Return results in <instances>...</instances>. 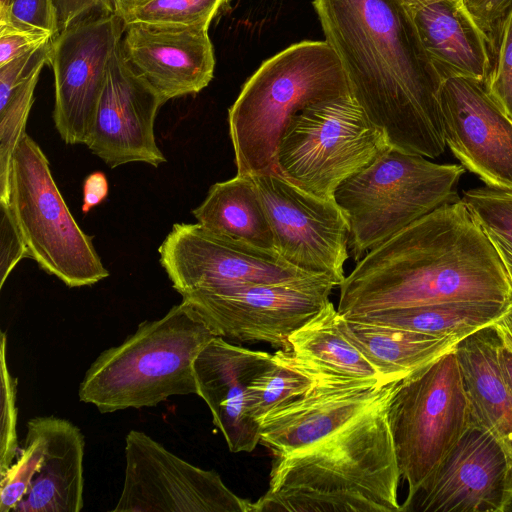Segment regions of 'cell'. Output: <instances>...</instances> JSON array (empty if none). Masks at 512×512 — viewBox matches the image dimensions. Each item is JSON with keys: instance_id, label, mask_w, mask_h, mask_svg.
I'll list each match as a JSON object with an SVG mask.
<instances>
[{"instance_id": "cell-13", "label": "cell", "mask_w": 512, "mask_h": 512, "mask_svg": "<svg viewBox=\"0 0 512 512\" xmlns=\"http://www.w3.org/2000/svg\"><path fill=\"white\" fill-rule=\"evenodd\" d=\"M158 251L160 263L180 295L314 276L289 264L275 250L213 232L198 222L174 224Z\"/></svg>"}, {"instance_id": "cell-24", "label": "cell", "mask_w": 512, "mask_h": 512, "mask_svg": "<svg viewBox=\"0 0 512 512\" xmlns=\"http://www.w3.org/2000/svg\"><path fill=\"white\" fill-rule=\"evenodd\" d=\"M292 355L320 379L390 384L348 337L343 316L329 301L289 338Z\"/></svg>"}, {"instance_id": "cell-33", "label": "cell", "mask_w": 512, "mask_h": 512, "mask_svg": "<svg viewBox=\"0 0 512 512\" xmlns=\"http://www.w3.org/2000/svg\"><path fill=\"white\" fill-rule=\"evenodd\" d=\"M486 235L512 247V192L475 188L461 198Z\"/></svg>"}, {"instance_id": "cell-9", "label": "cell", "mask_w": 512, "mask_h": 512, "mask_svg": "<svg viewBox=\"0 0 512 512\" xmlns=\"http://www.w3.org/2000/svg\"><path fill=\"white\" fill-rule=\"evenodd\" d=\"M387 419L409 497L473 421L455 349L396 383Z\"/></svg>"}, {"instance_id": "cell-45", "label": "cell", "mask_w": 512, "mask_h": 512, "mask_svg": "<svg viewBox=\"0 0 512 512\" xmlns=\"http://www.w3.org/2000/svg\"><path fill=\"white\" fill-rule=\"evenodd\" d=\"M497 333L499 335V338H500L502 344L505 347H507L509 350L512 351V337H510L509 335H507V334H505L503 332H500V331H497Z\"/></svg>"}, {"instance_id": "cell-27", "label": "cell", "mask_w": 512, "mask_h": 512, "mask_svg": "<svg viewBox=\"0 0 512 512\" xmlns=\"http://www.w3.org/2000/svg\"><path fill=\"white\" fill-rule=\"evenodd\" d=\"M511 303V302H510ZM510 303L452 301L344 317L462 340L494 324Z\"/></svg>"}, {"instance_id": "cell-4", "label": "cell", "mask_w": 512, "mask_h": 512, "mask_svg": "<svg viewBox=\"0 0 512 512\" xmlns=\"http://www.w3.org/2000/svg\"><path fill=\"white\" fill-rule=\"evenodd\" d=\"M214 337L182 300L163 317L140 323L121 344L103 351L85 372L79 399L101 413H112L197 394L194 362Z\"/></svg>"}, {"instance_id": "cell-40", "label": "cell", "mask_w": 512, "mask_h": 512, "mask_svg": "<svg viewBox=\"0 0 512 512\" xmlns=\"http://www.w3.org/2000/svg\"><path fill=\"white\" fill-rule=\"evenodd\" d=\"M498 361L503 379L512 394V351L502 342L498 350Z\"/></svg>"}, {"instance_id": "cell-25", "label": "cell", "mask_w": 512, "mask_h": 512, "mask_svg": "<svg viewBox=\"0 0 512 512\" xmlns=\"http://www.w3.org/2000/svg\"><path fill=\"white\" fill-rule=\"evenodd\" d=\"M348 337L388 383L398 382L455 349L458 338L343 317Z\"/></svg>"}, {"instance_id": "cell-37", "label": "cell", "mask_w": 512, "mask_h": 512, "mask_svg": "<svg viewBox=\"0 0 512 512\" xmlns=\"http://www.w3.org/2000/svg\"><path fill=\"white\" fill-rule=\"evenodd\" d=\"M28 249L8 203L0 202V287Z\"/></svg>"}, {"instance_id": "cell-43", "label": "cell", "mask_w": 512, "mask_h": 512, "mask_svg": "<svg viewBox=\"0 0 512 512\" xmlns=\"http://www.w3.org/2000/svg\"><path fill=\"white\" fill-rule=\"evenodd\" d=\"M124 1L128 0H103L101 5V10L105 12H111L113 11L114 7Z\"/></svg>"}, {"instance_id": "cell-7", "label": "cell", "mask_w": 512, "mask_h": 512, "mask_svg": "<svg viewBox=\"0 0 512 512\" xmlns=\"http://www.w3.org/2000/svg\"><path fill=\"white\" fill-rule=\"evenodd\" d=\"M384 132L347 95L311 104L286 126L276 173L327 200L337 188L390 149Z\"/></svg>"}, {"instance_id": "cell-39", "label": "cell", "mask_w": 512, "mask_h": 512, "mask_svg": "<svg viewBox=\"0 0 512 512\" xmlns=\"http://www.w3.org/2000/svg\"><path fill=\"white\" fill-rule=\"evenodd\" d=\"M107 193L108 183L105 175L101 172L89 175L83 186V212L87 213L92 207L98 205Z\"/></svg>"}, {"instance_id": "cell-28", "label": "cell", "mask_w": 512, "mask_h": 512, "mask_svg": "<svg viewBox=\"0 0 512 512\" xmlns=\"http://www.w3.org/2000/svg\"><path fill=\"white\" fill-rule=\"evenodd\" d=\"M320 378L291 352L278 349L247 388V409L258 422L274 407L309 390Z\"/></svg>"}, {"instance_id": "cell-16", "label": "cell", "mask_w": 512, "mask_h": 512, "mask_svg": "<svg viewBox=\"0 0 512 512\" xmlns=\"http://www.w3.org/2000/svg\"><path fill=\"white\" fill-rule=\"evenodd\" d=\"M440 102L446 147L487 187L512 192V119L484 83L446 78Z\"/></svg>"}, {"instance_id": "cell-8", "label": "cell", "mask_w": 512, "mask_h": 512, "mask_svg": "<svg viewBox=\"0 0 512 512\" xmlns=\"http://www.w3.org/2000/svg\"><path fill=\"white\" fill-rule=\"evenodd\" d=\"M8 204L29 258L45 272L70 288L90 286L109 275L69 211L48 159L26 133L12 155Z\"/></svg>"}, {"instance_id": "cell-22", "label": "cell", "mask_w": 512, "mask_h": 512, "mask_svg": "<svg viewBox=\"0 0 512 512\" xmlns=\"http://www.w3.org/2000/svg\"><path fill=\"white\" fill-rule=\"evenodd\" d=\"M500 345L492 324L460 340L455 353L473 420L489 429L502 444L509 461L512 485V394L499 366Z\"/></svg>"}, {"instance_id": "cell-26", "label": "cell", "mask_w": 512, "mask_h": 512, "mask_svg": "<svg viewBox=\"0 0 512 512\" xmlns=\"http://www.w3.org/2000/svg\"><path fill=\"white\" fill-rule=\"evenodd\" d=\"M192 214L199 224L213 232L275 250L271 226L250 175L236 174L213 184Z\"/></svg>"}, {"instance_id": "cell-34", "label": "cell", "mask_w": 512, "mask_h": 512, "mask_svg": "<svg viewBox=\"0 0 512 512\" xmlns=\"http://www.w3.org/2000/svg\"><path fill=\"white\" fill-rule=\"evenodd\" d=\"M7 337L1 334V460L0 474L4 473L14 462L21 448L17 441V379H15L6 360Z\"/></svg>"}, {"instance_id": "cell-41", "label": "cell", "mask_w": 512, "mask_h": 512, "mask_svg": "<svg viewBox=\"0 0 512 512\" xmlns=\"http://www.w3.org/2000/svg\"><path fill=\"white\" fill-rule=\"evenodd\" d=\"M488 238L498 253L512 286V247L506 245L497 238L491 236H488Z\"/></svg>"}, {"instance_id": "cell-32", "label": "cell", "mask_w": 512, "mask_h": 512, "mask_svg": "<svg viewBox=\"0 0 512 512\" xmlns=\"http://www.w3.org/2000/svg\"><path fill=\"white\" fill-rule=\"evenodd\" d=\"M487 46L489 68L484 86L512 119V5L492 27Z\"/></svg>"}, {"instance_id": "cell-38", "label": "cell", "mask_w": 512, "mask_h": 512, "mask_svg": "<svg viewBox=\"0 0 512 512\" xmlns=\"http://www.w3.org/2000/svg\"><path fill=\"white\" fill-rule=\"evenodd\" d=\"M53 37L0 25V66L42 45Z\"/></svg>"}, {"instance_id": "cell-44", "label": "cell", "mask_w": 512, "mask_h": 512, "mask_svg": "<svg viewBox=\"0 0 512 512\" xmlns=\"http://www.w3.org/2000/svg\"><path fill=\"white\" fill-rule=\"evenodd\" d=\"M12 0H0V21L6 19Z\"/></svg>"}, {"instance_id": "cell-14", "label": "cell", "mask_w": 512, "mask_h": 512, "mask_svg": "<svg viewBox=\"0 0 512 512\" xmlns=\"http://www.w3.org/2000/svg\"><path fill=\"white\" fill-rule=\"evenodd\" d=\"M125 25L102 11L75 21L52 40L55 127L67 144H85L104 88L109 60Z\"/></svg>"}, {"instance_id": "cell-42", "label": "cell", "mask_w": 512, "mask_h": 512, "mask_svg": "<svg viewBox=\"0 0 512 512\" xmlns=\"http://www.w3.org/2000/svg\"><path fill=\"white\" fill-rule=\"evenodd\" d=\"M497 331L503 332L512 337V301L504 314L493 324Z\"/></svg>"}, {"instance_id": "cell-23", "label": "cell", "mask_w": 512, "mask_h": 512, "mask_svg": "<svg viewBox=\"0 0 512 512\" xmlns=\"http://www.w3.org/2000/svg\"><path fill=\"white\" fill-rule=\"evenodd\" d=\"M44 456L14 512H79L84 505V447L81 430L72 422L45 416Z\"/></svg>"}, {"instance_id": "cell-21", "label": "cell", "mask_w": 512, "mask_h": 512, "mask_svg": "<svg viewBox=\"0 0 512 512\" xmlns=\"http://www.w3.org/2000/svg\"><path fill=\"white\" fill-rule=\"evenodd\" d=\"M425 51L443 79L461 76L484 83L487 41L463 0H403Z\"/></svg>"}, {"instance_id": "cell-1", "label": "cell", "mask_w": 512, "mask_h": 512, "mask_svg": "<svg viewBox=\"0 0 512 512\" xmlns=\"http://www.w3.org/2000/svg\"><path fill=\"white\" fill-rule=\"evenodd\" d=\"M313 5L351 95L389 146L426 158L443 154L444 79L403 0H314Z\"/></svg>"}, {"instance_id": "cell-18", "label": "cell", "mask_w": 512, "mask_h": 512, "mask_svg": "<svg viewBox=\"0 0 512 512\" xmlns=\"http://www.w3.org/2000/svg\"><path fill=\"white\" fill-rule=\"evenodd\" d=\"M396 383L319 379L305 393L274 407L258 420L260 444L273 458L316 444L369 410Z\"/></svg>"}, {"instance_id": "cell-11", "label": "cell", "mask_w": 512, "mask_h": 512, "mask_svg": "<svg viewBox=\"0 0 512 512\" xmlns=\"http://www.w3.org/2000/svg\"><path fill=\"white\" fill-rule=\"evenodd\" d=\"M123 489L114 512H252L213 470L197 467L142 431L125 439Z\"/></svg>"}, {"instance_id": "cell-3", "label": "cell", "mask_w": 512, "mask_h": 512, "mask_svg": "<svg viewBox=\"0 0 512 512\" xmlns=\"http://www.w3.org/2000/svg\"><path fill=\"white\" fill-rule=\"evenodd\" d=\"M392 390L333 435L273 458L269 488L252 512H401L387 419Z\"/></svg>"}, {"instance_id": "cell-10", "label": "cell", "mask_w": 512, "mask_h": 512, "mask_svg": "<svg viewBox=\"0 0 512 512\" xmlns=\"http://www.w3.org/2000/svg\"><path fill=\"white\" fill-rule=\"evenodd\" d=\"M339 284L324 275L182 294L215 336L291 352L290 336L317 315Z\"/></svg>"}, {"instance_id": "cell-30", "label": "cell", "mask_w": 512, "mask_h": 512, "mask_svg": "<svg viewBox=\"0 0 512 512\" xmlns=\"http://www.w3.org/2000/svg\"><path fill=\"white\" fill-rule=\"evenodd\" d=\"M47 443L45 416L27 422L24 447L16 461L1 475L0 511H13L26 494L31 480L44 456Z\"/></svg>"}, {"instance_id": "cell-15", "label": "cell", "mask_w": 512, "mask_h": 512, "mask_svg": "<svg viewBox=\"0 0 512 512\" xmlns=\"http://www.w3.org/2000/svg\"><path fill=\"white\" fill-rule=\"evenodd\" d=\"M509 461L497 437L472 421L401 512H504Z\"/></svg>"}, {"instance_id": "cell-5", "label": "cell", "mask_w": 512, "mask_h": 512, "mask_svg": "<svg viewBox=\"0 0 512 512\" xmlns=\"http://www.w3.org/2000/svg\"><path fill=\"white\" fill-rule=\"evenodd\" d=\"M350 94L341 62L326 41H302L266 60L228 112L237 175L276 173L289 121L311 104Z\"/></svg>"}, {"instance_id": "cell-36", "label": "cell", "mask_w": 512, "mask_h": 512, "mask_svg": "<svg viewBox=\"0 0 512 512\" xmlns=\"http://www.w3.org/2000/svg\"><path fill=\"white\" fill-rule=\"evenodd\" d=\"M52 40L0 66V106L7 102L15 89L50 62Z\"/></svg>"}, {"instance_id": "cell-35", "label": "cell", "mask_w": 512, "mask_h": 512, "mask_svg": "<svg viewBox=\"0 0 512 512\" xmlns=\"http://www.w3.org/2000/svg\"><path fill=\"white\" fill-rule=\"evenodd\" d=\"M0 25L53 38L59 34L52 0H12L8 15Z\"/></svg>"}, {"instance_id": "cell-2", "label": "cell", "mask_w": 512, "mask_h": 512, "mask_svg": "<svg viewBox=\"0 0 512 512\" xmlns=\"http://www.w3.org/2000/svg\"><path fill=\"white\" fill-rule=\"evenodd\" d=\"M339 287L343 317L452 301H512L501 259L461 198L370 250Z\"/></svg>"}, {"instance_id": "cell-6", "label": "cell", "mask_w": 512, "mask_h": 512, "mask_svg": "<svg viewBox=\"0 0 512 512\" xmlns=\"http://www.w3.org/2000/svg\"><path fill=\"white\" fill-rule=\"evenodd\" d=\"M465 168L388 149L335 192L350 228L348 248L358 262L370 250L435 209L459 200Z\"/></svg>"}, {"instance_id": "cell-29", "label": "cell", "mask_w": 512, "mask_h": 512, "mask_svg": "<svg viewBox=\"0 0 512 512\" xmlns=\"http://www.w3.org/2000/svg\"><path fill=\"white\" fill-rule=\"evenodd\" d=\"M228 0H128L117 4L125 27L132 24L209 28Z\"/></svg>"}, {"instance_id": "cell-17", "label": "cell", "mask_w": 512, "mask_h": 512, "mask_svg": "<svg viewBox=\"0 0 512 512\" xmlns=\"http://www.w3.org/2000/svg\"><path fill=\"white\" fill-rule=\"evenodd\" d=\"M164 103L127 62L120 42L109 60L85 145L110 168L132 162L160 166L166 158L156 144L154 122Z\"/></svg>"}, {"instance_id": "cell-20", "label": "cell", "mask_w": 512, "mask_h": 512, "mask_svg": "<svg viewBox=\"0 0 512 512\" xmlns=\"http://www.w3.org/2000/svg\"><path fill=\"white\" fill-rule=\"evenodd\" d=\"M271 357L216 336L194 362L197 395L233 453L251 452L260 443V426L247 409V388Z\"/></svg>"}, {"instance_id": "cell-12", "label": "cell", "mask_w": 512, "mask_h": 512, "mask_svg": "<svg viewBox=\"0 0 512 512\" xmlns=\"http://www.w3.org/2000/svg\"><path fill=\"white\" fill-rule=\"evenodd\" d=\"M273 233L276 252L289 264L324 275L339 286L345 279L350 228L335 200L322 199L280 174L252 176Z\"/></svg>"}, {"instance_id": "cell-31", "label": "cell", "mask_w": 512, "mask_h": 512, "mask_svg": "<svg viewBox=\"0 0 512 512\" xmlns=\"http://www.w3.org/2000/svg\"><path fill=\"white\" fill-rule=\"evenodd\" d=\"M40 72L15 89L7 102L0 106V202L8 203L11 159L25 134Z\"/></svg>"}, {"instance_id": "cell-19", "label": "cell", "mask_w": 512, "mask_h": 512, "mask_svg": "<svg viewBox=\"0 0 512 512\" xmlns=\"http://www.w3.org/2000/svg\"><path fill=\"white\" fill-rule=\"evenodd\" d=\"M121 49L164 102L196 94L213 78L208 28L132 24L125 27Z\"/></svg>"}]
</instances>
